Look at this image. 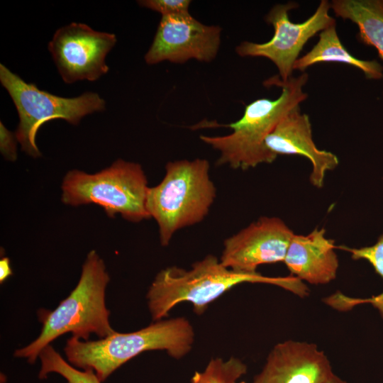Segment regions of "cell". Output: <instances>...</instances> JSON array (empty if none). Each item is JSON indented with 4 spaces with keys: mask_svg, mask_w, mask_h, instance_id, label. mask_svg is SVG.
Here are the masks:
<instances>
[{
    "mask_svg": "<svg viewBox=\"0 0 383 383\" xmlns=\"http://www.w3.org/2000/svg\"><path fill=\"white\" fill-rule=\"evenodd\" d=\"M309 75L303 72L292 77L286 82L278 75L264 82L265 87L277 86L282 92L276 99H257L247 104L242 117L228 124H217L213 121H203L211 127L224 126L232 130L231 133L220 136L200 135L201 141L220 153L218 165H228L233 169L248 170L263 163L273 162L277 156L265 146V140L279 121L294 108L307 98L303 91Z\"/></svg>",
    "mask_w": 383,
    "mask_h": 383,
    "instance_id": "6da1fadb",
    "label": "cell"
},
{
    "mask_svg": "<svg viewBox=\"0 0 383 383\" xmlns=\"http://www.w3.org/2000/svg\"><path fill=\"white\" fill-rule=\"evenodd\" d=\"M243 282L274 284L300 296L308 294L307 287L294 276L270 277L258 272H238L209 255L193 264L190 270L171 266L159 272L147 293L149 311L153 321H160L185 301L192 303L196 313L201 314L211 302Z\"/></svg>",
    "mask_w": 383,
    "mask_h": 383,
    "instance_id": "7a4b0ae2",
    "label": "cell"
},
{
    "mask_svg": "<svg viewBox=\"0 0 383 383\" xmlns=\"http://www.w3.org/2000/svg\"><path fill=\"white\" fill-rule=\"evenodd\" d=\"M110 280L103 260L91 250L82 265L79 280L69 296L53 311L38 312L43 326L38 337L13 355L35 363L41 351L58 337L71 333L72 337L89 340L94 333L106 338L116 331L111 327L106 306V289Z\"/></svg>",
    "mask_w": 383,
    "mask_h": 383,
    "instance_id": "3957f363",
    "label": "cell"
},
{
    "mask_svg": "<svg viewBox=\"0 0 383 383\" xmlns=\"http://www.w3.org/2000/svg\"><path fill=\"white\" fill-rule=\"evenodd\" d=\"M194 333L183 317L160 320L137 331L118 333L98 340L69 338L64 350L67 362L79 370H93L104 382L131 359L150 350H165L175 359L192 349Z\"/></svg>",
    "mask_w": 383,
    "mask_h": 383,
    "instance_id": "277c9868",
    "label": "cell"
},
{
    "mask_svg": "<svg viewBox=\"0 0 383 383\" xmlns=\"http://www.w3.org/2000/svg\"><path fill=\"white\" fill-rule=\"evenodd\" d=\"M216 196L207 160L168 162L163 179L148 188L146 197V209L158 225L161 245H168L177 231L202 221Z\"/></svg>",
    "mask_w": 383,
    "mask_h": 383,
    "instance_id": "5b68a950",
    "label": "cell"
},
{
    "mask_svg": "<svg viewBox=\"0 0 383 383\" xmlns=\"http://www.w3.org/2000/svg\"><path fill=\"white\" fill-rule=\"evenodd\" d=\"M149 187L141 165L118 160L95 174L73 170L62 184V201L71 206L95 204L109 217L119 214L131 222L150 218L146 209Z\"/></svg>",
    "mask_w": 383,
    "mask_h": 383,
    "instance_id": "8992f818",
    "label": "cell"
},
{
    "mask_svg": "<svg viewBox=\"0 0 383 383\" xmlns=\"http://www.w3.org/2000/svg\"><path fill=\"white\" fill-rule=\"evenodd\" d=\"M0 81L18 113L19 123L15 133L17 141L22 150L33 157L41 155L35 136L43 124L62 118L77 125L86 115L105 109V101L96 93L85 92L74 98L58 96L26 82L2 64Z\"/></svg>",
    "mask_w": 383,
    "mask_h": 383,
    "instance_id": "52a82bcc",
    "label": "cell"
},
{
    "mask_svg": "<svg viewBox=\"0 0 383 383\" xmlns=\"http://www.w3.org/2000/svg\"><path fill=\"white\" fill-rule=\"evenodd\" d=\"M299 5L295 2L274 5L265 16V21L274 28V35L265 43L241 42L235 52L240 57H262L272 61L282 81L292 77L293 67L308 40L317 33L335 25L329 14L331 3L322 0L315 12L302 23H293L289 11Z\"/></svg>",
    "mask_w": 383,
    "mask_h": 383,
    "instance_id": "ba28073f",
    "label": "cell"
},
{
    "mask_svg": "<svg viewBox=\"0 0 383 383\" xmlns=\"http://www.w3.org/2000/svg\"><path fill=\"white\" fill-rule=\"evenodd\" d=\"M116 41L113 33L72 23L56 30L48 43V50L65 83L95 81L108 72L105 59Z\"/></svg>",
    "mask_w": 383,
    "mask_h": 383,
    "instance_id": "9c48e42d",
    "label": "cell"
},
{
    "mask_svg": "<svg viewBox=\"0 0 383 383\" xmlns=\"http://www.w3.org/2000/svg\"><path fill=\"white\" fill-rule=\"evenodd\" d=\"M221 30L220 26L205 25L191 14L162 16L145 61L150 65L164 61L211 62L219 50Z\"/></svg>",
    "mask_w": 383,
    "mask_h": 383,
    "instance_id": "30bf717a",
    "label": "cell"
},
{
    "mask_svg": "<svg viewBox=\"0 0 383 383\" xmlns=\"http://www.w3.org/2000/svg\"><path fill=\"white\" fill-rule=\"evenodd\" d=\"M294 234L281 218L261 217L226 239L220 261L235 272L256 273L261 265L284 262Z\"/></svg>",
    "mask_w": 383,
    "mask_h": 383,
    "instance_id": "8fae6325",
    "label": "cell"
},
{
    "mask_svg": "<svg viewBox=\"0 0 383 383\" xmlns=\"http://www.w3.org/2000/svg\"><path fill=\"white\" fill-rule=\"evenodd\" d=\"M333 374L316 345L289 340L274 347L252 383H325Z\"/></svg>",
    "mask_w": 383,
    "mask_h": 383,
    "instance_id": "7c38bea8",
    "label": "cell"
},
{
    "mask_svg": "<svg viewBox=\"0 0 383 383\" xmlns=\"http://www.w3.org/2000/svg\"><path fill=\"white\" fill-rule=\"evenodd\" d=\"M267 149L275 156L301 155L312 165L311 184L321 188L326 174L339 164L338 157L330 151L318 149L313 142L309 117L302 113L299 106L291 110L265 140Z\"/></svg>",
    "mask_w": 383,
    "mask_h": 383,
    "instance_id": "4fadbf2b",
    "label": "cell"
},
{
    "mask_svg": "<svg viewBox=\"0 0 383 383\" xmlns=\"http://www.w3.org/2000/svg\"><path fill=\"white\" fill-rule=\"evenodd\" d=\"M334 241L326 237L324 228L307 235L294 234L284 260L291 275L312 284L333 280L338 268Z\"/></svg>",
    "mask_w": 383,
    "mask_h": 383,
    "instance_id": "5bb4252c",
    "label": "cell"
},
{
    "mask_svg": "<svg viewBox=\"0 0 383 383\" xmlns=\"http://www.w3.org/2000/svg\"><path fill=\"white\" fill-rule=\"evenodd\" d=\"M318 36L311 50L295 62L294 70L304 72L320 62H340L358 68L369 79L383 77V67L377 60H360L348 51L338 35L335 25L322 30Z\"/></svg>",
    "mask_w": 383,
    "mask_h": 383,
    "instance_id": "9a60e30c",
    "label": "cell"
},
{
    "mask_svg": "<svg viewBox=\"0 0 383 383\" xmlns=\"http://www.w3.org/2000/svg\"><path fill=\"white\" fill-rule=\"evenodd\" d=\"M331 6L336 16L357 26L359 40L375 48L383 61V0H334Z\"/></svg>",
    "mask_w": 383,
    "mask_h": 383,
    "instance_id": "2e32d148",
    "label": "cell"
},
{
    "mask_svg": "<svg viewBox=\"0 0 383 383\" xmlns=\"http://www.w3.org/2000/svg\"><path fill=\"white\" fill-rule=\"evenodd\" d=\"M337 248L350 252L353 260L368 261L375 272L383 278V233L379 235L377 242L371 246L354 248L342 245ZM326 302L333 308L341 311L350 309L360 304L370 303L378 309L383 318V292L377 296L366 299H353L342 294H335L328 297Z\"/></svg>",
    "mask_w": 383,
    "mask_h": 383,
    "instance_id": "e0dca14e",
    "label": "cell"
},
{
    "mask_svg": "<svg viewBox=\"0 0 383 383\" xmlns=\"http://www.w3.org/2000/svg\"><path fill=\"white\" fill-rule=\"evenodd\" d=\"M40 369L38 378L45 379L48 374L56 373L62 376L67 383H101L91 370H79L70 365L50 345L40 353Z\"/></svg>",
    "mask_w": 383,
    "mask_h": 383,
    "instance_id": "ac0fdd59",
    "label": "cell"
},
{
    "mask_svg": "<svg viewBox=\"0 0 383 383\" xmlns=\"http://www.w3.org/2000/svg\"><path fill=\"white\" fill-rule=\"evenodd\" d=\"M246 372L247 366L240 360L217 357L211 360L204 371L196 372L191 383H237Z\"/></svg>",
    "mask_w": 383,
    "mask_h": 383,
    "instance_id": "d6986e66",
    "label": "cell"
},
{
    "mask_svg": "<svg viewBox=\"0 0 383 383\" xmlns=\"http://www.w3.org/2000/svg\"><path fill=\"white\" fill-rule=\"evenodd\" d=\"M190 0H143L138 4L143 7L160 13L162 16H187L190 14Z\"/></svg>",
    "mask_w": 383,
    "mask_h": 383,
    "instance_id": "ffe728a7",
    "label": "cell"
},
{
    "mask_svg": "<svg viewBox=\"0 0 383 383\" xmlns=\"http://www.w3.org/2000/svg\"><path fill=\"white\" fill-rule=\"evenodd\" d=\"M16 140L15 134L9 131L1 122L0 150L3 157L7 160L13 162L17 158Z\"/></svg>",
    "mask_w": 383,
    "mask_h": 383,
    "instance_id": "44dd1931",
    "label": "cell"
},
{
    "mask_svg": "<svg viewBox=\"0 0 383 383\" xmlns=\"http://www.w3.org/2000/svg\"><path fill=\"white\" fill-rule=\"evenodd\" d=\"M11 274L10 260L9 257H4L0 260V282H4Z\"/></svg>",
    "mask_w": 383,
    "mask_h": 383,
    "instance_id": "7402d4cb",
    "label": "cell"
},
{
    "mask_svg": "<svg viewBox=\"0 0 383 383\" xmlns=\"http://www.w3.org/2000/svg\"><path fill=\"white\" fill-rule=\"evenodd\" d=\"M325 383H348L333 374Z\"/></svg>",
    "mask_w": 383,
    "mask_h": 383,
    "instance_id": "603a6c76",
    "label": "cell"
},
{
    "mask_svg": "<svg viewBox=\"0 0 383 383\" xmlns=\"http://www.w3.org/2000/svg\"><path fill=\"white\" fill-rule=\"evenodd\" d=\"M239 383H246V382H239Z\"/></svg>",
    "mask_w": 383,
    "mask_h": 383,
    "instance_id": "cb8c5ba5",
    "label": "cell"
}]
</instances>
